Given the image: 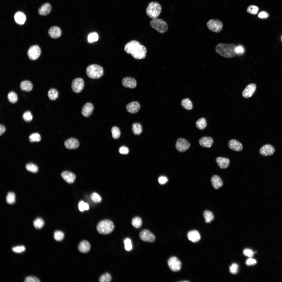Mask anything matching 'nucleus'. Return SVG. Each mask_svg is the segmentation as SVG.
Segmentation results:
<instances>
[{"label": "nucleus", "instance_id": "nucleus-1", "mask_svg": "<svg viewBox=\"0 0 282 282\" xmlns=\"http://www.w3.org/2000/svg\"><path fill=\"white\" fill-rule=\"evenodd\" d=\"M124 49L126 53L130 54L136 59H143L146 56V48L137 40H132L127 42L125 45Z\"/></svg>", "mask_w": 282, "mask_h": 282}, {"label": "nucleus", "instance_id": "nucleus-2", "mask_svg": "<svg viewBox=\"0 0 282 282\" xmlns=\"http://www.w3.org/2000/svg\"><path fill=\"white\" fill-rule=\"evenodd\" d=\"M238 45L233 43H220L215 47V51L220 56L227 58H232L238 55L237 52Z\"/></svg>", "mask_w": 282, "mask_h": 282}, {"label": "nucleus", "instance_id": "nucleus-3", "mask_svg": "<svg viewBox=\"0 0 282 282\" xmlns=\"http://www.w3.org/2000/svg\"><path fill=\"white\" fill-rule=\"evenodd\" d=\"M104 69L101 66L97 64H92L88 66L86 70L87 76L90 78L97 79L100 78L104 74Z\"/></svg>", "mask_w": 282, "mask_h": 282}, {"label": "nucleus", "instance_id": "nucleus-4", "mask_svg": "<svg viewBox=\"0 0 282 282\" xmlns=\"http://www.w3.org/2000/svg\"><path fill=\"white\" fill-rule=\"evenodd\" d=\"M114 228L113 222L108 219H105L99 221L96 226L97 231L102 234H107L112 232Z\"/></svg>", "mask_w": 282, "mask_h": 282}, {"label": "nucleus", "instance_id": "nucleus-5", "mask_svg": "<svg viewBox=\"0 0 282 282\" xmlns=\"http://www.w3.org/2000/svg\"><path fill=\"white\" fill-rule=\"evenodd\" d=\"M160 4L156 2H150L146 10V13L149 17L153 19L157 18L160 14L162 10Z\"/></svg>", "mask_w": 282, "mask_h": 282}, {"label": "nucleus", "instance_id": "nucleus-6", "mask_svg": "<svg viewBox=\"0 0 282 282\" xmlns=\"http://www.w3.org/2000/svg\"><path fill=\"white\" fill-rule=\"evenodd\" d=\"M151 27L161 34L164 33L168 30V26L163 20L157 18L152 19L150 22Z\"/></svg>", "mask_w": 282, "mask_h": 282}, {"label": "nucleus", "instance_id": "nucleus-7", "mask_svg": "<svg viewBox=\"0 0 282 282\" xmlns=\"http://www.w3.org/2000/svg\"><path fill=\"white\" fill-rule=\"evenodd\" d=\"M208 29L211 31L216 33L220 32L222 30L223 24L220 20L216 19H211L207 23Z\"/></svg>", "mask_w": 282, "mask_h": 282}, {"label": "nucleus", "instance_id": "nucleus-8", "mask_svg": "<svg viewBox=\"0 0 282 282\" xmlns=\"http://www.w3.org/2000/svg\"><path fill=\"white\" fill-rule=\"evenodd\" d=\"M41 52V49L39 46L34 45L29 48L27 51V55L30 59L34 60L39 57Z\"/></svg>", "mask_w": 282, "mask_h": 282}, {"label": "nucleus", "instance_id": "nucleus-9", "mask_svg": "<svg viewBox=\"0 0 282 282\" xmlns=\"http://www.w3.org/2000/svg\"><path fill=\"white\" fill-rule=\"evenodd\" d=\"M168 265L170 269L174 272L179 271L181 268V261L175 256L171 257L169 258L168 261Z\"/></svg>", "mask_w": 282, "mask_h": 282}, {"label": "nucleus", "instance_id": "nucleus-10", "mask_svg": "<svg viewBox=\"0 0 282 282\" xmlns=\"http://www.w3.org/2000/svg\"><path fill=\"white\" fill-rule=\"evenodd\" d=\"M190 146V144L187 140L181 138L177 139L175 145L176 149L180 152L185 151L189 148Z\"/></svg>", "mask_w": 282, "mask_h": 282}, {"label": "nucleus", "instance_id": "nucleus-11", "mask_svg": "<svg viewBox=\"0 0 282 282\" xmlns=\"http://www.w3.org/2000/svg\"><path fill=\"white\" fill-rule=\"evenodd\" d=\"M139 237L142 240L145 242L153 243L155 239L154 235L147 229L141 231L139 233Z\"/></svg>", "mask_w": 282, "mask_h": 282}, {"label": "nucleus", "instance_id": "nucleus-12", "mask_svg": "<svg viewBox=\"0 0 282 282\" xmlns=\"http://www.w3.org/2000/svg\"><path fill=\"white\" fill-rule=\"evenodd\" d=\"M84 85V83L83 79L77 78L74 79L71 84L72 89L75 93H79L83 90Z\"/></svg>", "mask_w": 282, "mask_h": 282}, {"label": "nucleus", "instance_id": "nucleus-13", "mask_svg": "<svg viewBox=\"0 0 282 282\" xmlns=\"http://www.w3.org/2000/svg\"><path fill=\"white\" fill-rule=\"evenodd\" d=\"M122 83L124 87L130 89L135 88L137 85L136 79L133 77H126L123 78Z\"/></svg>", "mask_w": 282, "mask_h": 282}, {"label": "nucleus", "instance_id": "nucleus-14", "mask_svg": "<svg viewBox=\"0 0 282 282\" xmlns=\"http://www.w3.org/2000/svg\"><path fill=\"white\" fill-rule=\"evenodd\" d=\"M275 152L274 147L270 144H267L262 146L260 149V154L264 156H270L273 155Z\"/></svg>", "mask_w": 282, "mask_h": 282}, {"label": "nucleus", "instance_id": "nucleus-15", "mask_svg": "<svg viewBox=\"0 0 282 282\" xmlns=\"http://www.w3.org/2000/svg\"><path fill=\"white\" fill-rule=\"evenodd\" d=\"M140 108L139 103L137 101H133L128 103L126 106L127 111L132 114L138 112Z\"/></svg>", "mask_w": 282, "mask_h": 282}, {"label": "nucleus", "instance_id": "nucleus-16", "mask_svg": "<svg viewBox=\"0 0 282 282\" xmlns=\"http://www.w3.org/2000/svg\"><path fill=\"white\" fill-rule=\"evenodd\" d=\"M48 33L51 38L54 39L58 38L61 37L62 34V31L59 27L53 26L49 29Z\"/></svg>", "mask_w": 282, "mask_h": 282}, {"label": "nucleus", "instance_id": "nucleus-17", "mask_svg": "<svg viewBox=\"0 0 282 282\" xmlns=\"http://www.w3.org/2000/svg\"><path fill=\"white\" fill-rule=\"evenodd\" d=\"M79 143L77 139L71 138L66 140L64 142V145L67 149H75L77 148L79 146Z\"/></svg>", "mask_w": 282, "mask_h": 282}, {"label": "nucleus", "instance_id": "nucleus-18", "mask_svg": "<svg viewBox=\"0 0 282 282\" xmlns=\"http://www.w3.org/2000/svg\"><path fill=\"white\" fill-rule=\"evenodd\" d=\"M256 89V85L252 83L248 85L243 92V97L245 98L251 97L255 92Z\"/></svg>", "mask_w": 282, "mask_h": 282}, {"label": "nucleus", "instance_id": "nucleus-19", "mask_svg": "<svg viewBox=\"0 0 282 282\" xmlns=\"http://www.w3.org/2000/svg\"><path fill=\"white\" fill-rule=\"evenodd\" d=\"M93 109V106L92 103L90 102L87 103L82 107L81 114L85 117H89L92 114Z\"/></svg>", "mask_w": 282, "mask_h": 282}, {"label": "nucleus", "instance_id": "nucleus-20", "mask_svg": "<svg viewBox=\"0 0 282 282\" xmlns=\"http://www.w3.org/2000/svg\"><path fill=\"white\" fill-rule=\"evenodd\" d=\"M52 9V6L48 3H45L42 5L38 10L39 14L42 16H46L48 15Z\"/></svg>", "mask_w": 282, "mask_h": 282}, {"label": "nucleus", "instance_id": "nucleus-21", "mask_svg": "<svg viewBox=\"0 0 282 282\" xmlns=\"http://www.w3.org/2000/svg\"><path fill=\"white\" fill-rule=\"evenodd\" d=\"M61 175L63 179L68 183H72L75 180V175L71 172L67 171H64L61 173Z\"/></svg>", "mask_w": 282, "mask_h": 282}, {"label": "nucleus", "instance_id": "nucleus-22", "mask_svg": "<svg viewBox=\"0 0 282 282\" xmlns=\"http://www.w3.org/2000/svg\"><path fill=\"white\" fill-rule=\"evenodd\" d=\"M228 144L230 149L236 151H240L243 149L242 144L235 139L230 140L228 142Z\"/></svg>", "mask_w": 282, "mask_h": 282}, {"label": "nucleus", "instance_id": "nucleus-23", "mask_svg": "<svg viewBox=\"0 0 282 282\" xmlns=\"http://www.w3.org/2000/svg\"><path fill=\"white\" fill-rule=\"evenodd\" d=\"M214 142L213 139L210 137L204 136L201 138L199 140V145L204 147L210 148Z\"/></svg>", "mask_w": 282, "mask_h": 282}, {"label": "nucleus", "instance_id": "nucleus-24", "mask_svg": "<svg viewBox=\"0 0 282 282\" xmlns=\"http://www.w3.org/2000/svg\"><path fill=\"white\" fill-rule=\"evenodd\" d=\"M187 237L190 241L193 243L197 242L201 239L200 234L196 230L189 231L187 233Z\"/></svg>", "mask_w": 282, "mask_h": 282}, {"label": "nucleus", "instance_id": "nucleus-25", "mask_svg": "<svg viewBox=\"0 0 282 282\" xmlns=\"http://www.w3.org/2000/svg\"><path fill=\"white\" fill-rule=\"evenodd\" d=\"M91 248V245L87 240H84L81 241L78 246L79 251L82 253H87L89 252Z\"/></svg>", "mask_w": 282, "mask_h": 282}, {"label": "nucleus", "instance_id": "nucleus-26", "mask_svg": "<svg viewBox=\"0 0 282 282\" xmlns=\"http://www.w3.org/2000/svg\"><path fill=\"white\" fill-rule=\"evenodd\" d=\"M216 161L219 167L222 169L227 168L230 163L229 159L226 157H219L216 158Z\"/></svg>", "mask_w": 282, "mask_h": 282}, {"label": "nucleus", "instance_id": "nucleus-27", "mask_svg": "<svg viewBox=\"0 0 282 282\" xmlns=\"http://www.w3.org/2000/svg\"><path fill=\"white\" fill-rule=\"evenodd\" d=\"M14 18L15 22L20 25L24 24L26 20L25 14L23 13L20 11H17L15 13Z\"/></svg>", "mask_w": 282, "mask_h": 282}, {"label": "nucleus", "instance_id": "nucleus-28", "mask_svg": "<svg viewBox=\"0 0 282 282\" xmlns=\"http://www.w3.org/2000/svg\"><path fill=\"white\" fill-rule=\"evenodd\" d=\"M211 180L213 187L215 189H219L223 185L222 180L221 178L217 175H213L211 177Z\"/></svg>", "mask_w": 282, "mask_h": 282}, {"label": "nucleus", "instance_id": "nucleus-29", "mask_svg": "<svg viewBox=\"0 0 282 282\" xmlns=\"http://www.w3.org/2000/svg\"><path fill=\"white\" fill-rule=\"evenodd\" d=\"M20 87L21 89L26 92H29L32 90L33 87L32 83L28 80L22 81L20 84Z\"/></svg>", "mask_w": 282, "mask_h": 282}, {"label": "nucleus", "instance_id": "nucleus-30", "mask_svg": "<svg viewBox=\"0 0 282 282\" xmlns=\"http://www.w3.org/2000/svg\"><path fill=\"white\" fill-rule=\"evenodd\" d=\"M132 129L133 133L136 135L140 134L142 131V125L139 123H133L132 125Z\"/></svg>", "mask_w": 282, "mask_h": 282}, {"label": "nucleus", "instance_id": "nucleus-31", "mask_svg": "<svg viewBox=\"0 0 282 282\" xmlns=\"http://www.w3.org/2000/svg\"><path fill=\"white\" fill-rule=\"evenodd\" d=\"M49 98L51 100H56L58 97V92L57 90L54 88H51L48 91V93Z\"/></svg>", "mask_w": 282, "mask_h": 282}, {"label": "nucleus", "instance_id": "nucleus-32", "mask_svg": "<svg viewBox=\"0 0 282 282\" xmlns=\"http://www.w3.org/2000/svg\"><path fill=\"white\" fill-rule=\"evenodd\" d=\"M181 104L183 108L186 110H190L192 108V103L188 98H185L182 100L181 102Z\"/></svg>", "mask_w": 282, "mask_h": 282}, {"label": "nucleus", "instance_id": "nucleus-33", "mask_svg": "<svg viewBox=\"0 0 282 282\" xmlns=\"http://www.w3.org/2000/svg\"><path fill=\"white\" fill-rule=\"evenodd\" d=\"M207 123L206 119L202 118L198 120L196 122V127L200 130L205 129L207 126Z\"/></svg>", "mask_w": 282, "mask_h": 282}, {"label": "nucleus", "instance_id": "nucleus-34", "mask_svg": "<svg viewBox=\"0 0 282 282\" xmlns=\"http://www.w3.org/2000/svg\"><path fill=\"white\" fill-rule=\"evenodd\" d=\"M203 215L205 219V222L206 223H210L214 219V216L213 214L209 210H205L203 212Z\"/></svg>", "mask_w": 282, "mask_h": 282}, {"label": "nucleus", "instance_id": "nucleus-35", "mask_svg": "<svg viewBox=\"0 0 282 282\" xmlns=\"http://www.w3.org/2000/svg\"><path fill=\"white\" fill-rule=\"evenodd\" d=\"M132 224L135 228H140L142 224L141 218L138 216L134 217L132 219Z\"/></svg>", "mask_w": 282, "mask_h": 282}, {"label": "nucleus", "instance_id": "nucleus-36", "mask_svg": "<svg viewBox=\"0 0 282 282\" xmlns=\"http://www.w3.org/2000/svg\"><path fill=\"white\" fill-rule=\"evenodd\" d=\"M112 280V277L109 273H106L102 275L99 279V282H110Z\"/></svg>", "mask_w": 282, "mask_h": 282}, {"label": "nucleus", "instance_id": "nucleus-37", "mask_svg": "<svg viewBox=\"0 0 282 282\" xmlns=\"http://www.w3.org/2000/svg\"><path fill=\"white\" fill-rule=\"evenodd\" d=\"M7 98L9 101L13 103H16L17 101V95L14 91L9 92Z\"/></svg>", "mask_w": 282, "mask_h": 282}, {"label": "nucleus", "instance_id": "nucleus-38", "mask_svg": "<svg viewBox=\"0 0 282 282\" xmlns=\"http://www.w3.org/2000/svg\"><path fill=\"white\" fill-rule=\"evenodd\" d=\"M64 235L63 232L57 230L55 232L54 237V239L57 241H60L64 239Z\"/></svg>", "mask_w": 282, "mask_h": 282}, {"label": "nucleus", "instance_id": "nucleus-39", "mask_svg": "<svg viewBox=\"0 0 282 282\" xmlns=\"http://www.w3.org/2000/svg\"><path fill=\"white\" fill-rule=\"evenodd\" d=\"M44 222L43 220L40 218H36L33 221V225L35 228L37 229L41 228L44 226Z\"/></svg>", "mask_w": 282, "mask_h": 282}, {"label": "nucleus", "instance_id": "nucleus-40", "mask_svg": "<svg viewBox=\"0 0 282 282\" xmlns=\"http://www.w3.org/2000/svg\"><path fill=\"white\" fill-rule=\"evenodd\" d=\"M6 201L9 204H12L15 201V195L13 192H8L6 196Z\"/></svg>", "mask_w": 282, "mask_h": 282}, {"label": "nucleus", "instance_id": "nucleus-41", "mask_svg": "<svg viewBox=\"0 0 282 282\" xmlns=\"http://www.w3.org/2000/svg\"><path fill=\"white\" fill-rule=\"evenodd\" d=\"M259 9V8L256 6L251 5L248 7L246 11L250 14L256 15L257 14Z\"/></svg>", "mask_w": 282, "mask_h": 282}, {"label": "nucleus", "instance_id": "nucleus-42", "mask_svg": "<svg viewBox=\"0 0 282 282\" xmlns=\"http://www.w3.org/2000/svg\"><path fill=\"white\" fill-rule=\"evenodd\" d=\"M26 168L28 171L33 173H37L38 171L37 166L32 163L27 164L26 166Z\"/></svg>", "mask_w": 282, "mask_h": 282}, {"label": "nucleus", "instance_id": "nucleus-43", "mask_svg": "<svg viewBox=\"0 0 282 282\" xmlns=\"http://www.w3.org/2000/svg\"><path fill=\"white\" fill-rule=\"evenodd\" d=\"M112 137L115 139L119 138L120 135V131L118 127L114 126L111 129Z\"/></svg>", "mask_w": 282, "mask_h": 282}, {"label": "nucleus", "instance_id": "nucleus-44", "mask_svg": "<svg viewBox=\"0 0 282 282\" xmlns=\"http://www.w3.org/2000/svg\"><path fill=\"white\" fill-rule=\"evenodd\" d=\"M41 140L40 135L38 133L31 134L29 137V141L31 142H38Z\"/></svg>", "mask_w": 282, "mask_h": 282}, {"label": "nucleus", "instance_id": "nucleus-45", "mask_svg": "<svg viewBox=\"0 0 282 282\" xmlns=\"http://www.w3.org/2000/svg\"><path fill=\"white\" fill-rule=\"evenodd\" d=\"M23 119L26 122L31 121L32 119L33 116L30 111H27L25 112L22 116Z\"/></svg>", "mask_w": 282, "mask_h": 282}, {"label": "nucleus", "instance_id": "nucleus-46", "mask_svg": "<svg viewBox=\"0 0 282 282\" xmlns=\"http://www.w3.org/2000/svg\"><path fill=\"white\" fill-rule=\"evenodd\" d=\"M88 41L92 43L98 40V37L97 34L96 32L92 33L90 34L88 37Z\"/></svg>", "mask_w": 282, "mask_h": 282}, {"label": "nucleus", "instance_id": "nucleus-47", "mask_svg": "<svg viewBox=\"0 0 282 282\" xmlns=\"http://www.w3.org/2000/svg\"><path fill=\"white\" fill-rule=\"evenodd\" d=\"M89 208L88 204L83 201L80 202L79 203V209L81 212H83L85 210H87L89 209Z\"/></svg>", "mask_w": 282, "mask_h": 282}, {"label": "nucleus", "instance_id": "nucleus-48", "mask_svg": "<svg viewBox=\"0 0 282 282\" xmlns=\"http://www.w3.org/2000/svg\"><path fill=\"white\" fill-rule=\"evenodd\" d=\"M91 198L92 201L95 203H99L102 200L101 196L96 192L93 193L91 195Z\"/></svg>", "mask_w": 282, "mask_h": 282}, {"label": "nucleus", "instance_id": "nucleus-49", "mask_svg": "<svg viewBox=\"0 0 282 282\" xmlns=\"http://www.w3.org/2000/svg\"><path fill=\"white\" fill-rule=\"evenodd\" d=\"M125 249L127 251L131 250L132 248V242L131 240L128 238H126L124 241Z\"/></svg>", "mask_w": 282, "mask_h": 282}, {"label": "nucleus", "instance_id": "nucleus-50", "mask_svg": "<svg viewBox=\"0 0 282 282\" xmlns=\"http://www.w3.org/2000/svg\"><path fill=\"white\" fill-rule=\"evenodd\" d=\"M238 266L236 263L232 264L230 267V272L233 274H237L238 271Z\"/></svg>", "mask_w": 282, "mask_h": 282}, {"label": "nucleus", "instance_id": "nucleus-51", "mask_svg": "<svg viewBox=\"0 0 282 282\" xmlns=\"http://www.w3.org/2000/svg\"><path fill=\"white\" fill-rule=\"evenodd\" d=\"M25 282H39L40 281L37 278L34 276H30L26 277L24 280Z\"/></svg>", "mask_w": 282, "mask_h": 282}, {"label": "nucleus", "instance_id": "nucleus-52", "mask_svg": "<svg viewBox=\"0 0 282 282\" xmlns=\"http://www.w3.org/2000/svg\"><path fill=\"white\" fill-rule=\"evenodd\" d=\"M25 249V248L24 246H20L13 247L12 248V250L15 252L19 253L24 251Z\"/></svg>", "mask_w": 282, "mask_h": 282}, {"label": "nucleus", "instance_id": "nucleus-53", "mask_svg": "<svg viewBox=\"0 0 282 282\" xmlns=\"http://www.w3.org/2000/svg\"><path fill=\"white\" fill-rule=\"evenodd\" d=\"M244 255L247 257H251L253 256L254 252L251 249H246L243 251Z\"/></svg>", "mask_w": 282, "mask_h": 282}, {"label": "nucleus", "instance_id": "nucleus-54", "mask_svg": "<svg viewBox=\"0 0 282 282\" xmlns=\"http://www.w3.org/2000/svg\"><path fill=\"white\" fill-rule=\"evenodd\" d=\"M158 180L159 183L160 184L163 185L167 182L168 179L166 177L161 176L158 178Z\"/></svg>", "mask_w": 282, "mask_h": 282}, {"label": "nucleus", "instance_id": "nucleus-55", "mask_svg": "<svg viewBox=\"0 0 282 282\" xmlns=\"http://www.w3.org/2000/svg\"><path fill=\"white\" fill-rule=\"evenodd\" d=\"M119 152L122 154H126L129 152L128 148L126 147L123 146L121 147L119 150Z\"/></svg>", "mask_w": 282, "mask_h": 282}, {"label": "nucleus", "instance_id": "nucleus-56", "mask_svg": "<svg viewBox=\"0 0 282 282\" xmlns=\"http://www.w3.org/2000/svg\"><path fill=\"white\" fill-rule=\"evenodd\" d=\"M256 263V261L255 259L251 258L247 259L246 262V264L248 266L254 265Z\"/></svg>", "mask_w": 282, "mask_h": 282}, {"label": "nucleus", "instance_id": "nucleus-57", "mask_svg": "<svg viewBox=\"0 0 282 282\" xmlns=\"http://www.w3.org/2000/svg\"><path fill=\"white\" fill-rule=\"evenodd\" d=\"M258 17L263 19V18H267L269 16L268 14L266 12L264 11H262L260 12L258 15Z\"/></svg>", "mask_w": 282, "mask_h": 282}, {"label": "nucleus", "instance_id": "nucleus-58", "mask_svg": "<svg viewBox=\"0 0 282 282\" xmlns=\"http://www.w3.org/2000/svg\"><path fill=\"white\" fill-rule=\"evenodd\" d=\"M5 127L3 125L0 124V135H1L3 134L5 132Z\"/></svg>", "mask_w": 282, "mask_h": 282}, {"label": "nucleus", "instance_id": "nucleus-59", "mask_svg": "<svg viewBox=\"0 0 282 282\" xmlns=\"http://www.w3.org/2000/svg\"></svg>", "mask_w": 282, "mask_h": 282}]
</instances>
